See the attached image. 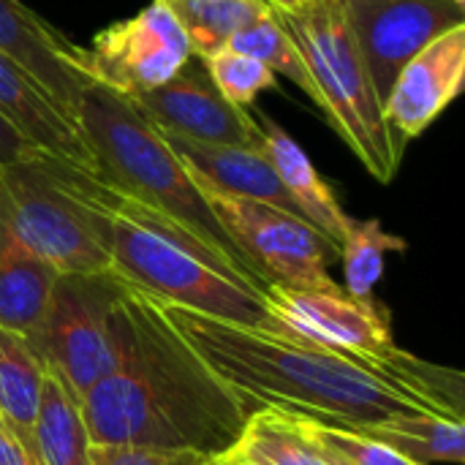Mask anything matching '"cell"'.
I'll return each mask as SVG.
<instances>
[{
	"mask_svg": "<svg viewBox=\"0 0 465 465\" xmlns=\"http://www.w3.org/2000/svg\"><path fill=\"white\" fill-rule=\"evenodd\" d=\"M158 305L183 341L253 411L270 409L343 430L403 411L465 417L463 373L403 349L387 360L354 357L294 335Z\"/></svg>",
	"mask_w": 465,
	"mask_h": 465,
	"instance_id": "cell-1",
	"label": "cell"
},
{
	"mask_svg": "<svg viewBox=\"0 0 465 465\" xmlns=\"http://www.w3.org/2000/svg\"><path fill=\"white\" fill-rule=\"evenodd\" d=\"M93 444L188 450L218 458L251 414L234 390L169 324L155 297L125 283L117 365L82 398Z\"/></svg>",
	"mask_w": 465,
	"mask_h": 465,
	"instance_id": "cell-2",
	"label": "cell"
},
{
	"mask_svg": "<svg viewBox=\"0 0 465 465\" xmlns=\"http://www.w3.org/2000/svg\"><path fill=\"white\" fill-rule=\"evenodd\" d=\"M82 191L104 213V245L112 272L158 302L210 319L281 332L256 292L229 262L188 229L155 210L117 193L95 174L79 169Z\"/></svg>",
	"mask_w": 465,
	"mask_h": 465,
	"instance_id": "cell-3",
	"label": "cell"
},
{
	"mask_svg": "<svg viewBox=\"0 0 465 465\" xmlns=\"http://www.w3.org/2000/svg\"><path fill=\"white\" fill-rule=\"evenodd\" d=\"M76 125L101 183L188 229L256 292L267 289L218 223L199 183L131 98L101 84H87L79 98Z\"/></svg>",
	"mask_w": 465,
	"mask_h": 465,
	"instance_id": "cell-4",
	"label": "cell"
},
{
	"mask_svg": "<svg viewBox=\"0 0 465 465\" xmlns=\"http://www.w3.org/2000/svg\"><path fill=\"white\" fill-rule=\"evenodd\" d=\"M272 14L316 82L322 117L379 183H392L406 142L384 117V104L360 57L341 0H305L294 8H272Z\"/></svg>",
	"mask_w": 465,
	"mask_h": 465,
	"instance_id": "cell-5",
	"label": "cell"
},
{
	"mask_svg": "<svg viewBox=\"0 0 465 465\" xmlns=\"http://www.w3.org/2000/svg\"><path fill=\"white\" fill-rule=\"evenodd\" d=\"M76 174V166L44 153L0 169V215L60 275L112 272L104 213Z\"/></svg>",
	"mask_w": 465,
	"mask_h": 465,
	"instance_id": "cell-6",
	"label": "cell"
},
{
	"mask_svg": "<svg viewBox=\"0 0 465 465\" xmlns=\"http://www.w3.org/2000/svg\"><path fill=\"white\" fill-rule=\"evenodd\" d=\"M123 292L125 281L114 272L57 275L46 311L27 335L44 371L79 403L117 365Z\"/></svg>",
	"mask_w": 465,
	"mask_h": 465,
	"instance_id": "cell-7",
	"label": "cell"
},
{
	"mask_svg": "<svg viewBox=\"0 0 465 465\" xmlns=\"http://www.w3.org/2000/svg\"><path fill=\"white\" fill-rule=\"evenodd\" d=\"M199 188L218 223L264 286L343 292L330 275V262L341 256V248L313 223L264 202L229 196L204 185Z\"/></svg>",
	"mask_w": 465,
	"mask_h": 465,
	"instance_id": "cell-8",
	"label": "cell"
},
{
	"mask_svg": "<svg viewBox=\"0 0 465 465\" xmlns=\"http://www.w3.org/2000/svg\"><path fill=\"white\" fill-rule=\"evenodd\" d=\"M84 54L90 79L125 98L166 84L193 57L183 27L161 0L95 33Z\"/></svg>",
	"mask_w": 465,
	"mask_h": 465,
	"instance_id": "cell-9",
	"label": "cell"
},
{
	"mask_svg": "<svg viewBox=\"0 0 465 465\" xmlns=\"http://www.w3.org/2000/svg\"><path fill=\"white\" fill-rule=\"evenodd\" d=\"M341 8L381 104L414 54L465 25L460 0H341Z\"/></svg>",
	"mask_w": 465,
	"mask_h": 465,
	"instance_id": "cell-10",
	"label": "cell"
},
{
	"mask_svg": "<svg viewBox=\"0 0 465 465\" xmlns=\"http://www.w3.org/2000/svg\"><path fill=\"white\" fill-rule=\"evenodd\" d=\"M281 335H294L343 354L387 360L398 351L390 311L376 300H354L346 292H300L267 286L262 292Z\"/></svg>",
	"mask_w": 465,
	"mask_h": 465,
	"instance_id": "cell-11",
	"label": "cell"
},
{
	"mask_svg": "<svg viewBox=\"0 0 465 465\" xmlns=\"http://www.w3.org/2000/svg\"><path fill=\"white\" fill-rule=\"evenodd\" d=\"M158 128L202 144L264 150V136L251 109L234 106L213 84L202 60L191 57L166 84L131 98Z\"/></svg>",
	"mask_w": 465,
	"mask_h": 465,
	"instance_id": "cell-12",
	"label": "cell"
},
{
	"mask_svg": "<svg viewBox=\"0 0 465 465\" xmlns=\"http://www.w3.org/2000/svg\"><path fill=\"white\" fill-rule=\"evenodd\" d=\"M0 52L16 60L76 123L79 98L87 84H95L82 46L68 41L52 22L25 3L0 0Z\"/></svg>",
	"mask_w": 465,
	"mask_h": 465,
	"instance_id": "cell-13",
	"label": "cell"
},
{
	"mask_svg": "<svg viewBox=\"0 0 465 465\" xmlns=\"http://www.w3.org/2000/svg\"><path fill=\"white\" fill-rule=\"evenodd\" d=\"M465 79V25L433 38L398 74L384 117L392 131L409 144L422 136L433 120L460 95Z\"/></svg>",
	"mask_w": 465,
	"mask_h": 465,
	"instance_id": "cell-14",
	"label": "cell"
},
{
	"mask_svg": "<svg viewBox=\"0 0 465 465\" xmlns=\"http://www.w3.org/2000/svg\"><path fill=\"white\" fill-rule=\"evenodd\" d=\"M0 117L8 120L38 153L95 174L93 155L79 125L46 95V90L8 54L0 52Z\"/></svg>",
	"mask_w": 465,
	"mask_h": 465,
	"instance_id": "cell-15",
	"label": "cell"
},
{
	"mask_svg": "<svg viewBox=\"0 0 465 465\" xmlns=\"http://www.w3.org/2000/svg\"><path fill=\"white\" fill-rule=\"evenodd\" d=\"M161 136L169 142V147L177 153V158L185 163L191 177L213 191L264 202L281 210H289L300 215L297 204L286 193L270 155L264 150L251 147H223V144H202L169 131H161ZM302 218V215H300Z\"/></svg>",
	"mask_w": 465,
	"mask_h": 465,
	"instance_id": "cell-16",
	"label": "cell"
},
{
	"mask_svg": "<svg viewBox=\"0 0 465 465\" xmlns=\"http://www.w3.org/2000/svg\"><path fill=\"white\" fill-rule=\"evenodd\" d=\"M256 120L262 125L264 153L270 155V161H272L286 193L297 204L300 215L341 248V240H343L351 218L338 204L332 188L316 172V166L311 163L305 150L275 120H270L264 114H256Z\"/></svg>",
	"mask_w": 465,
	"mask_h": 465,
	"instance_id": "cell-17",
	"label": "cell"
},
{
	"mask_svg": "<svg viewBox=\"0 0 465 465\" xmlns=\"http://www.w3.org/2000/svg\"><path fill=\"white\" fill-rule=\"evenodd\" d=\"M57 275L0 215V327L27 338L46 311Z\"/></svg>",
	"mask_w": 465,
	"mask_h": 465,
	"instance_id": "cell-18",
	"label": "cell"
},
{
	"mask_svg": "<svg viewBox=\"0 0 465 465\" xmlns=\"http://www.w3.org/2000/svg\"><path fill=\"white\" fill-rule=\"evenodd\" d=\"M44 373L46 371L30 341L0 327V425L16 439V444L30 455L33 463H38L33 428Z\"/></svg>",
	"mask_w": 465,
	"mask_h": 465,
	"instance_id": "cell-19",
	"label": "cell"
},
{
	"mask_svg": "<svg viewBox=\"0 0 465 465\" xmlns=\"http://www.w3.org/2000/svg\"><path fill=\"white\" fill-rule=\"evenodd\" d=\"M354 433L395 450L411 463H465L463 420L430 414V411H403L381 422L357 428Z\"/></svg>",
	"mask_w": 465,
	"mask_h": 465,
	"instance_id": "cell-20",
	"label": "cell"
},
{
	"mask_svg": "<svg viewBox=\"0 0 465 465\" xmlns=\"http://www.w3.org/2000/svg\"><path fill=\"white\" fill-rule=\"evenodd\" d=\"M33 436L41 465H90L93 441L82 417V406L52 373H44Z\"/></svg>",
	"mask_w": 465,
	"mask_h": 465,
	"instance_id": "cell-21",
	"label": "cell"
},
{
	"mask_svg": "<svg viewBox=\"0 0 465 465\" xmlns=\"http://www.w3.org/2000/svg\"><path fill=\"white\" fill-rule=\"evenodd\" d=\"M183 27L191 54L204 60L229 46V41L253 19L270 11L267 0H161Z\"/></svg>",
	"mask_w": 465,
	"mask_h": 465,
	"instance_id": "cell-22",
	"label": "cell"
},
{
	"mask_svg": "<svg viewBox=\"0 0 465 465\" xmlns=\"http://www.w3.org/2000/svg\"><path fill=\"white\" fill-rule=\"evenodd\" d=\"M229 49L234 52H242V54H251L256 57L259 63H264L275 76L283 74L289 76L311 101L313 106L322 112V95L316 90V82L297 49V44L289 38V33L283 30V25L278 22V16L272 14V5L267 14H262L259 19H253L248 27H242L232 41H229Z\"/></svg>",
	"mask_w": 465,
	"mask_h": 465,
	"instance_id": "cell-23",
	"label": "cell"
},
{
	"mask_svg": "<svg viewBox=\"0 0 465 465\" xmlns=\"http://www.w3.org/2000/svg\"><path fill=\"white\" fill-rule=\"evenodd\" d=\"M406 251V240L390 234L376 218L349 221V229L341 240V262L346 272V294L354 300H371L376 283L384 275L387 253Z\"/></svg>",
	"mask_w": 465,
	"mask_h": 465,
	"instance_id": "cell-24",
	"label": "cell"
},
{
	"mask_svg": "<svg viewBox=\"0 0 465 465\" xmlns=\"http://www.w3.org/2000/svg\"><path fill=\"white\" fill-rule=\"evenodd\" d=\"M237 447L262 465H330L286 414L270 409L251 414Z\"/></svg>",
	"mask_w": 465,
	"mask_h": 465,
	"instance_id": "cell-25",
	"label": "cell"
},
{
	"mask_svg": "<svg viewBox=\"0 0 465 465\" xmlns=\"http://www.w3.org/2000/svg\"><path fill=\"white\" fill-rule=\"evenodd\" d=\"M202 63H204L213 84L234 106L248 109L256 101L259 93L275 87V74L264 63H259L251 54L234 52L229 46L215 52V54H210V57H204Z\"/></svg>",
	"mask_w": 465,
	"mask_h": 465,
	"instance_id": "cell-26",
	"label": "cell"
},
{
	"mask_svg": "<svg viewBox=\"0 0 465 465\" xmlns=\"http://www.w3.org/2000/svg\"><path fill=\"white\" fill-rule=\"evenodd\" d=\"M294 428L324 455H332L338 460L349 465H417L411 463L409 458L398 455L395 450L384 447V444H376L354 430H343V428H327V425H319V422H311V420H302V417H292L286 414Z\"/></svg>",
	"mask_w": 465,
	"mask_h": 465,
	"instance_id": "cell-27",
	"label": "cell"
},
{
	"mask_svg": "<svg viewBox=\"0 0 465 465\" xmlns=\"http://www.w3.org/2000/svg\"><path fill=\"white\" fill-rule=\"evenodd\" d=\"M213 458L188 450H158L136 444H93L90 465H210Z\"/></svg>",
	"mask_w": 465,
	"mask_h": 465,
	"instance_id": "cell-28",
	"label": "cell"
},
{
	"mask_svg": "<svg viewBox=\"0 0 465 465\" xmlns=\"http://www.w3.org/2000/svg\"><path fill=\"white\" fill-rule=\"evenodd\" d=\"M30 155H38V150L8 120L0 117V169H5L16 161H25Z\"/></svg>",
	"mask_w": 465,
	"mask_h": 465,
	"instance_id": "cell-29",
	"label": "cell"
},
{
	"mask_svg": "<svg viewBox=\"0 0 465 465\" xmlns=\"http://www.w3.org/2000/svg\"><path fill=\"white\" fill-rule=\"evenodd\" d=\"M0 465H38L16 444V439L0 425Z\"/></svg>",
	"mask_w": 465,
	"mask_h": 465,
	"instance_id": "cell-30",
	"label": "cell"
},
{
	"mask_svg": "<svg viewBox=\"0 0 465 465\" xmlns=\"http://www.w3.org/2000/svg\"><path fill=\"white\" fill-rule=\"evenodd\" d=\"M210 465H262V463H256V460H253L251 455H245L240 447H232L229 452H223V455L213 458Z\"/></svg>",
	"mask_w": 465,
	"mask_h": 465,
	"instance_id": "cell-31",
	"label": "cell"
},
{
	"mask_svg": "<svg viewBox=\"0 0 465 465\" xmlns=\"http://www.w3.org/2000/svg\"><path fill=\"white\" fill-rule=\"evenodd\" d=\"M272 8H294V5H300V3H305V0H267Z\"/></svg>",
	"mask_w": 465,
	"mask_h": 465,
	"instance_id": "cell-32",
	"label": "cell"
}]
</instances>
